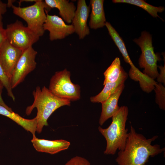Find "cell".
<instances>
[{
  "instance_id": "6da1fadb",
  "label": "cell",
  "mask_w": 165,
  "mask_h": 165,
  "mask_svg": "<svg viewBox=\"0 0 165 165\" xmlns=\"http://www.w3.org/2000/svg\"><path fill=\"white\" fill-rule=\"evenodd\" d=\"M158 138L156 135L147 139L137 133L131 125L125 148L119 151L116 162L118 165H145L150 157L165 151V148H161L160 145L151 144Z\"/></svg>"
},
{
  "instance_id": "2e32d148",
  "label": "cell",
  "mask_w": 165,
  "mask_h": 165,
  "mask_svg": "<svg viewBox=\"0 0 165 165\" xmlns=\"http://www.w3.org/2000/svg\"><path fill=\"white\" fill-rule=\"evenodd\" d=\"M128 77L127 74L124 71L118 80L114 82L106 83L103 89L98 94L90 97V101L92 103H101L106 101L116 91L118 88Z\"/></svg>"
},
{
  "instance_id": "484cf974",
  "label": "cell",
  "mask_w": 165,
  "mask_h": 165,
  "mask_svg": "<svg viewBox=\"0 0 165 165\" xmlns=\"http://www.w3.org/2000/svg\"><path fill=\"white\" fill-rule=\"evenodd\" d=\"M4 86L0 82V105L3 106L10 111H13L11 108L8 107L5 103L2 97V89Z\"/></svg>"
},
{
  "instance_id": "277c9868",
  "label": "cell",
  "mask_w": 165,
  "mask_h": 165,
  "mask_svg": "<svg viewBox=\"0 0 165 165\" xmlns=\"http://www.w3.org/2000/svg\"><path fill=\"white\" fill-rule=\"evenodd\" d=\"M11 6L14 14L24 20L29 29L39 37L43 35V24L46 18L45 10L48 12L50 9L44 1L37 0L33 5L24 7L13 4Z\"/></svg>"
},
{
  "instance_id": "8fae6325",
  "label": "cell",
  "mask_w": 165,
  "mask_h": 165,
  "mask_svg": "<svg viewBox=\"0 0 165 165\" xmlns=\"http://www.w3.org/2000/svg\"><path fill=\"white\" fill-rule=\"evenodd\" d=\"M90 12V7L88 6L85 0H78L74 16L72 21L75 32L80 39L84 38L90 33L89 27L87 24Z\"/></svg>"
},
{
  "instance_id": "4316f807",
  "label": "cell",
  "mask_w": 165,
  "mask_h": 165,
  "mask_svg": "<svg viewBox=\"0 0 165 165\" xmlns=\"http://www.w3.org/2000/svg\"><path fill=\"white\" fill-rule=\"evenodd\" d=\"M6 39L5 29L3 27L0 26V47Z\"/></svg>"
},
{
  "instance_id": "4fadbf2b",
  "label": "cell",
  "mask_w": 165,
  "mask_h": 165,
  "mask_svg": "<svg viewBox=\"0 0 165 165\" xmlns=\"http://www.w3.org/2000/svg\"><path fill=\"white\" fill-rule=\"evenodd\" d=\"M125 87L124 83L121 84L115 92L105 101L101 103L102 110L99 119V124L102 126L119 109L118 102Z\"/></svg>"
},
{
  "instance_id": "603a6c76",
  "label": "cell",
  "mask_w": 165,
  "mask_h": 165,
  "mask_svg": "<svg viewBox=\"0 0 165 165\" xmlns=\"http://www.w3.org/2000/svg\"><path fill=\"white\" fill-rule=\"evenodd\" d=\"M65 165H91L86 159L80 156H75L67 162Z\"/></svg>"
},
{
  "instance_id": "7c38bea8",
  "label": "cell",
  "mask_w": 165,
  "mask_h": 165,
  "mask_svg": "<svg viewBox=\"0 0 165 165\" xmlns=\"http://www.w3.org/2000/svg\"><path fill=\"white\" fill-rule=\"evenodd\" d=\"M31 142L37 151L51 154L66 150L70 145L69 141L64 140H49L41 139L36 138L35 135H33Z\"/></svg>"
},
{
  "instance_id": "d4e9b609",
  "label": "cell",
  "mask_w": 165,
  "mask_h": 165,
  "mask_svg": "<svg viewBox=\"0 0 165 165\" xmlns=\"http://www.w3.org/2000/svg\"><path fill=\"white\" fill-rule=\"evenodd\" d=\"M7 4L0 0V26H3L2 15L7 11Z\"/></svg>"
},
{
  "instance_id": "44dd1931",
  "label": "cell",
  "mask_w": 165,
  "mask_h": 165,
  "mask_svg": "<svg viewBox=\"0 0 165 165\" xmlns=\"http://www.w3.org/2000/svg\"><path fill=\"white\" fill-rule=\"evenodd\" d=\"M156 93L155 101L162 110H165V88L160 83H157L154 89Z\"/></svg>"
},
{
  "instance_id": "cb8c5ba5",
  "label": "cell",
  "mask_w": 165,
  "mask_h": 165,
  "mask_svg": "<svg viewBox=\"0 0 165 165\" xmlns=\"http://www.w3.org/2000/svg\"><path fill=\"white\" fill-rule=\"evenodd\" d=\"M158 67L160 69V73L157 78V81L160 83H163L164 85H165V61L164 66L162 65L158 66Z\"/></svg>"
},
{
  "instance_id": "e0dca14e",
  "label": "cell",
  "mask_w": 165,
  "mask_h": 165,
  "mask_svg": "<svg viewBox=\"0 0 165 165\" xmlns=\"http://www.w3.org/2000/svg\"><path fill=\"white\" fill-rule=\"evenodd\" d=\"M129 75L135 81H139L141 87L144 92L149 93L154 89L157 83L148 76L141 72L134 65L131 66Z\"/></svg>"
},
{
  "instance_id": "52a82bcc",
  "label": "cell",
  "mask_w": 165,
  "mask_h": 165,
  "mask_svg": "<svg viewBox=\"0 0 165 165\" xmlns=\"http://www.w3.org/2000/svg\"><path fill=\"white\" fill-rule=\"evenodd\" d=\"M5 30L6 39L13 46L23 50L32 46L39 38V36L18 20L7 25Z\"/></svg>"
},
{
  "instance_id": "83f0119b",
  "label": "cell",
  "mask_w": 165,
  "mask_h": 165,
  "mask_svg": "<svg viewBox=\"0 0 165 165\" xmlns=\"http://www.w3.org/2000/svg\"><path fill=\"white\" fill-rule=\"evenodd\" d=\"M37 0H20L19 2V4H20L22 2H35Z\"/></svg>"
},
{
  "instance_id": "3957f363",
  "label": "cell",
  "mask_w": 165,
  "mask_h": 165,
  "mask_svg": "<svg viewBox=\"0 0 165 165\" xmlns=\"http://www.w3.org/2000/svg\"><path fill=\"white\" fill-rule=\"evenodd\" d=\"M128 111L127 107L121 106L112 117V123L108 127L104 129L98 127L99 131L106 141L105 154L113 155L117 150L124 149L128 136V129L126 128Z\"/></svg>"
},
{
  "instance_id": "9c48e42d",
  "label": "cell",
  "mask_w": 165,
  "mask_h": 165,
  "mask_svg": "<svg viewBox=\"0 0 165 165\" xmlns=\"http://www.w3.org/2000/svg\"><path fill=\"white\" fill-rule=\"evenodd\" d=\"M45 11L46 18L43 28L45 31H49L50 41L64 39L75 32L72 24H67L61 17L56 15H49L46 10Z\"/></svg>"
},
{
  "instance_id": "5bb4252c",
  "label": "cell",
  "mask_w": 165,
  "mask_h": 165,
  "mask_svg": "<svg viewBox=\"0 0 165 165\" xmlns=\"http://www.w3.org/2000/svg\"><path fill=\"white\" fill-rule=\"evenodd\" d=\"M46 4L50 9L56 8L64 21L68 24L72 23L76 7L72 2L68 0H45Z\"/></svg>"
},
{
  "instance_id": "ffe728a7",
  "label": "cell",
  "mask_w": 165,
  "mask_h": 165,
  "mask_svg": "<svg viewBox=\"0 0 165 165\" xmlns=\"http://www.w3.org/2000/svg\"><path fill=\"white\" fill-rule=\"evenodd\" d=\"M114 3H124L139 7L147 12L154 17H160L158 13H161L165 9L163 6L156 7L152 6L143 0H113Z\"/></svg>"
},
{
  "instance_id": "7402d4cb",
  "label": "cell",
  "mask_w": 165,
  "mask_h": 165,
  "mask_svg": "<svg viewBox=\"0 0 165 165\" xmlns=\"http://www.w3.org/2000/svg\"><path fill=\"white\" fill-rule=\"evenodd\" d=\"M0 82L7 90V94L14 101L15 97L13 92L10 79L6 74L0 61Z\"/></svg>"
},
{
  "instance_id": "ac0fdd59",
  "label": "cell",
  "mask_w": 165,
  "mask_h": 165,
  "mask_svg": "<svg viewBox=\"0 0 165 165\" xmlns=\"http://www.w3.org/2000/svg\"><path fill=\"white\" fill-rule=\"evenodd\" d=\"M105 26L109 35L122 53L124 61L129 64L130 66L133 65L134 64L129 56L124 42L119 34L110 23L106 22Z\"/></svg>"
},
{
  "instance_id": "8992f818",
  "label": "cell",
  "mask_w": 165,
  "mask_h": 165,
  "mask_svg": "<svg viewBox=\"0 0 165 165\" xmlns=\"http://www.w3.org/2000/svg\"><path fill=\"white\" fill-rule=\"evenodd\" d=\"M133 41L141 49V53L138 64L141 68L144 69L143 73L153 79L157 78L159 74L157 62L160 60V57L154 53L151 35L144 31L139 38H135Z\"/></svg>"
},
{
  "instance_id": "9a60e30c",
  "label": "cell",
  "mask_w": 165,
  "mask_h": 165,
  "mask_svg": "<svg viewBox=\"0 0 165 165\" xmlns=\"http://www.w3.org/2000/svg\"><path fill=\"white\" fill-rule=\"evenodd\" d=\"M103 0H90L91 8L89 26L91 29H96L105 26L106 20L104 9Z\"/></svg>"
},
{
  "instance_id": "30bf717a",
  "label": "cell",
  "mask_w": 165,
  "mask_h": 165,
  "mask_svg": "<svg viewBox=\"0 0 165 165\" xmlns=\"http://www.w3.org/2000/svg\"><path fill=\"white\" fill-rule=\"evenodd\" d=\"M23 51L12 45L6 39L0 47V61L10 80Z\"/></svg>"
},
{
  "instance_id": "d6986e66",
  "label": "cell",
  "mask_w": 165,
  "mask_h": 165,
  "mask_svg": "<svg viewBox=\"0 0 165 165\" xmlns=\"http://www.w3.org/2000/svg\"><path fill=\"white\" fill-rule=\"evenodd\" d=\"M124 71L121 65L119 58L116 57L104 73L105 79L103 85L108 82H116Z\"/></svg>"
},
{
  "instance_id": "7a4b0ae2",
  "label": "cell",
  "mask_w": 165,
  "mask_h": 165,
  "mask_svg": "<svg viewBox=\"0 0 165 165\" xmlns=\"http://www.w3.org/2000/svg\"><path fill=\"white\" fill-rule=\"evenodd\" d=\"M32 94L34 102L27 108L25 112L27 115H29L34 108H36V131L40 133L43 127L48 125L47 120L51 114L62 106H70L71 101L56 96L45 86L42 89L39 86H37L33 91Z\"/></svg>"
},
{
  "instance_id": "ba28073f",
  "label": "cell",
  "mask_w": 165,
  "mask_h": 165,
  "mask_svg": "<svg viewBox=\"0 0 165 165\" xmlns=\"http://www.w3.org/2000/svg\"><path fill=\"white\" fill-rule=\"evenodd\" d=\"M37 53L32 46L23 50L11 79L12 89L23 82L26 76L36 68L37 63L35 59Z\"/></svg>"
},
{
  "instance_id": "5b68a950",
  "label": "cell",
  "mask_w": 165,
  "mask_h": 165,
  "mask_svg": "<svg viewBox=\"0 0 165 165\" xmlns=\"http://www.w3.org/2000/svg\"><path fill=\"white\" fill-rule=\"evenodd\" d=\"M49 89L56 96L70 101L80 98V87L72 82L71 73L66 68L55 72L50 79Z\"/></svg>"
}]
</instances>
